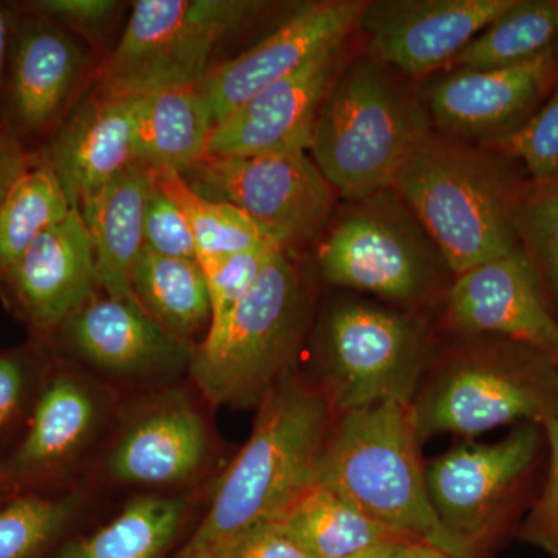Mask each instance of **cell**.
<instances>
[{
	"instance_id": "obj_23",
	"label": "cell",
	"mask_w": 558,
	"mask_h": 558,
	"mask_svg": "<svg viewBox=\"0 0 558 558\" xmlns=\"http://www.w3.org/2000/svg\"><path fill=\"white\" fill-rule=\"evenodd\" d=\"M215 121L197 86L135 95L140 163L153 171L185 174L207 157Z\"/></svg>"
},
{
	"instance_id": "obj_8",
	"label": "cell",
	"mask_w": 558,
	"mask_h": 558,
	"mask_svg": "<svg viewBox=\"0 0 558 558\" xmlns=\"http://www.w3.org/2000/svg\"><path fill=\"white\" fill-rule=\"evenodd\" d=\"M325 392L336 416L387 400L413 402L429 365L428 330L409 312L344 300L322 329Z\"/></svg>"
},
{
	"instance_id": "obj_2",
	"label": "cell",
	"mask_w": 558,
	"mask_h": 558,
	"mask_svg": "<svg viewBox=\"0 0 558 558\" xmlns=\"http://www.w3.org/2000/svg\"><path fill=\"white\" fill-rule=\"evenodd\" d=\"M333 418L322 388L290 373L282 377L260 400L252 436L223 473L211 508L178 558H207L314 487Z\"/></svg>"
},
{
	"instance_id": "obj_1",
	"label": "cell",
	"mask_w": 558,
	"mask_h": 558,
	"mask_svg": "<svg viewBox=\"0 0 558 558\" xmlns=\"http://www.w3.org/2000/svg\"><path fill=\"white\" fill-rule=\"evenodd\" d=\"M529 180L515 160L433 130L410 150L391 190L454 277L520 247Z\"/></svg>"
},
{
	"instance_id": "obj_26",
	"label": "cell",
	"mask_w": 558,
	"mask_h": 558,
	"mask_svg": "<svg viewBox=\"0 0 558 558\" xmlns=\"http://www.w3.org/2000/svg\"><path fill=\"white\" fill-rule=\"evenodd\" d=\"M132 289L143 310L179 339L189 340L205 326L209 328L207 279L197 260L165 258L143 248L132 274Z\"/></svg>"
},
{
	"instance_id": "obj_34",
	"label": "cell",
	"mask_w": 558,
	"mask_h": 558,
	"mask_svg": "<svg viewBox=\"0 0 558 558\" xmlns=\"http://www.w3.org/2000/svg\"><path fill=\"white\" fill-rule=\"evenodd\" d=\"M278 250L282 248L248 250L233 255L197 258L207 279L211 307L208 332L218 330L227 322L231 312L236 310L238 304L255 284L267 260Z\"/></svg>"
},
{
	"instance_id": "obj_12",
	"label": "cell",
	"mask_w": 558,
	"mask_h": 558,
	"mask_svg": "<svg viewBox=\"0 0 558 558\" xmlns=\"http://www.w3.org/2000/svg\"><path fill=\"white\" fill-rule=\"evenodd\" d=\"M557 86L558 43L519 64L450 70L422 97L433 128L462 142L492 146L523 126Z\"/></svg>"
},
{
	"instance_id": "obj_45",
	"label": "cell",
	"mask_w": 558,
	"mask_h": 558,
	"mask_svg": "<svg viewBox=\"0 0 558 558\" xmlns=\"http://www.w3.org/2000/svg\"><path fill=\"white\" fill-rule=\"evenodd\" d=\"M556 357H557V362H558V352H557V355H556Z\"/></svg>"
},
{
	"instance_id": "obj_29",
	"label": "cell",
	"mask_w": 558,
	"mask_h": 558,
	"mask_svg": "<svg viewBox=\"0 0 558 558\" xmlns=\"http://www.w3.org/2000/svg\"><path fill=\"white\" fill-rule=\"evenodd\" d=\"M72 209L49 165L25 172L0 205V271L9 274L33 242Z\"/></svg>"
},
{
	"instance_id": "obj_37",
	"label": "cell",
	"mask_w": 558,
	"mask_h": 558,
	"mask_svg": "<svg viewBox=\"0 0 558 558\" xmlns=\"http://www.w3.org/2000/svg\"><path fill=\"white\" fill-rule=\"evenodd\" d=\"M207 558H311L279 529L275 521H264L223 543Z\"/></svg>"
},
{
	"instance_id": "obj_38",
	"label": "cell",
	"mask_w": 558,
	"mask_h": 558,
	"mask_svg": "<svg viewBox=\"0 0 558 558\" xmlns=\"http://www.w3.org/2000/svg\"><path fill=\"white\" fill-rule=\"evenodd\" d=\"M120 5L116 0H38L32 9L64 28L95 32L113 20Z\"/></svg>"
},
{
	"instance_id": "obj_36",
	"label": "cell",
	"mask_w": 558,
	"mask_h": 558,
	"mask_svg": "<svg viewBox=\"0 0 558 558\" xmlns=\"http://www.w3.org/2000/svg\"><path fill=\"white\" fill-rule=\"evenodd\" d=\"M549 444L548 478L520 529V538L558 558V417L543 425Z\"/></svg>"
},
{
	"instance_id": "obj_20",
	"label": "cell",
	"mask_w": 558,
	"mask_h": 558,
	"mask_svg": "<svg viewBox=\"0 0 558 558\" xmlns=\"http://www.w3.org/2000/svg\"><path fill=\"white\" fill-rule=\"evenodd\" d=\"M84 69V50L68 28L49 17L22 22L11 50L10 112L24 134L57 120Z\"/></svg>"
},
{
	"instance_id": "obj_19",
	"label": "cell",
	"mask_w": 558,
	"mask_h": 558,
	"mask_svg": "<svg viewBox=\"0 0 558 558\" xmlns=\"http://www.w3.org/2000/svg\"><path fill=\"white\" fill-rule=\"evenodd\" d=\"M7 275L40 329L57 328L94 299L100 288L97 259L78 209L40 234Z\"/></svg>"
},
{
	"instance_id": "obj_43",
	"label": "cell",
	"mask_w": 558,
	"mask_h": 558,
	"mask_svg": "<svg viewBox=\"0 0 558 558\" xmlns=\"http://www.w3.org/2000/svg\"><path fill=\"white\" fill-rule=\"evenodd\" d=\"M411 558H453L444 554L442 550L433 548L427 543L418 542Z\"/></svg>"
},
{
	"instance_id": "obj_33",
	"label": "cell",
	"mask_w": 558,
	"mask_h": 558,
	"mask_svg": "<svg viewBox=\"0 0 558 558\" xmlns=\"http://www.w3.org/2000/svg\"><path fill=\"white\" fill-rule=\"evenodd\" d=\"M515 160L531 182L558 179V86L519 130L488 146Z\"/></svg>"
},
{
	"instance_id": "obj_42",
	"label": "cell",
	"mask_w": 558,
	"mask_h": 558,
	"mask_svg": "<svg viewBox=\"0 0 558 558\" xmlns=\"http://www.w3.org/2000/svg\"><path fill=\"white\" fill-rule=\"evenodd\" d=\"M11 44V21L7 10L0 5V83L3 78V70H5L7 58Z\"/></svg>"
},
{
	"instance_id": "obj_24",
	"label": "cell",
	"mask_w": 558,
	"mask_h": 558,
	"mask_svg": "<svg viewBox=\"0 0 558 558\" xmlns=\"http://www.w3.org/2000/svg\"><path fill=\"white\" fill-rule=\"evenodd\" d=\"M94 421L95 403L86 388L73 377H53L40 392L7 478H35L57 469L80 449Z\"/></svg>"
},
{
	"instance_id": "obj_6",
	"label": "cell",
	"mask_w": 558,
	"mask_h": 558,
	"mask_svg": "<svg viewBox=\"0 0 558 558\" xmlns=\"http://www.w3.org/2000/svg\"><path fill=\"white\" fill-rule=\"evenodd\" d=\"M306 318L299 270L278 250L227 322L194 352V379L216 405H259L288 376Z\"/></svg>"
},
{
	"instance_id": "obj_13",
	"label": "cell",
	"mask_w": 558,
	"mask_h": 558,
	"mask_svg": "<svg viewBox=\"0 0 558 558\" xmlns=\"http://www.w3.org/2000/svg\"><path fill=\"white\" fill-rule=\"evenodd\" d=\"M363 0L304 3L255 46L208 70L197 89L216 124L270 84L322 51L344 43L365 9Z\"/></svg>"
},
{
	"instance_id": "obj_25",
	"label": "cell",
	"mask_w": 558,
	"mask_h": 558,
	"mask_svg": "<svg viewBox=\"0 0 558 558\" xmlns=\"http://www.w3.org/2000/svg\"><path fill=\"white\" fill-rule=\"evenodd\" d=\"M271 521L311 558H348L385 539L405 537L318 484Z\"/></svg>"
},
{
	"instance_id": "obj_22",
	"label": "cell",
	"mask_w": 558,
	"mask_h": 558,
	"mask_svg": "<svg viewBox=\"0 0 558 558\" xmlns=\"http://www.w3.org/2000/svg\"><path fill=\"white\" fill-rule=\"evenodd\" d=\"M153 185L154 171L137 163L78 209L94 244L98 284L110 299L140 304L132 274L145 248L143 222Z\"/></svg>"
},
{
	"instance_id": "obj_14",
	"label": "cell",
	"mask_w": 558,
	"mask_h": 558,
	"mask_svg": "<svg viewBox=\"0 0 558 558\" xmlns=\"http://www.w3.org/2000/svg\"><path fill=\"white\" fill-rule=\"evenodd\" d=\"M513 0H380L366 2L357 25L369 53L409 80L449 64Z\"/></svg>"
},
{
	"instance_id": "obj_16",
	"label": "cell",
	"mask_w": 558,
	"mask_h": 558,
	"mask_svg": "<svg viewBox=\"0 0 558 558\" xmlns=\"http://www.w3.org/2000/svg\"><path fill=\"white\" fill-rule=\"evenodd\" d=\"M344 43L322 51L219 121L207 156L310 153L319 109L341 69Z\"/></svg>"
},
{
	"instance_id": "obj_5",
	"label": "cell",
	"mask_w": 558,
	"mask_h": 558,
	"mask_svg": "<svg viewBox=\"0 0 558 558\" xmlns=\"http://www.w3.org/2000/svg\"><path fill=\"white\" fill-rule=\"evenodd\" d=\"M440 363L411 407L418 440L472 436L488 429L558 417V362L521 341L473 337Z\"/></svg>"
},
{
	"instance_id": "obj_30",
	"label": "cell",
	"mask_w": 558,
	"mask_h": 558,
	"mask_svg": "<svg viewBox=\"0 0 558 558\" xmlns=\"http://www.w3.org/2000/svg\"><path fill=\"white\" fill-rule=\"evenodd\" d=\"M154 178L189 220L197 245V258L278 247L240 208L227 202L207 199L180 172L154 171Z\"/></svg>"
},
{
	"instance_id": "obj_9",
	"label": "cell",
	"mask_w": 558,
	"mask_h": 558,
	"mask_svg": "<svg viewBox=\"0 0 558 558\" xmlns=\"http://www.w3.org/2000/svg\"><path fill=\"white\" fill-rule=\"evenodd\" d=\"M263 7L248 0H138L101 70V89L145 95L197 86L220 43Z\"/></svg>"
},
{
	"instance_id": "obj_4",
	"label": "cell",
	"mask_w": 558,
	"mask_h": 558,
	"mask_svg": "<svg viewBox=\"0 0 558 558\" xmlns=\"http://www.w3.org/2000/svg\"><path fill=\"white\" fill-rule=\"evenodd\" d=\"M368 53L340 69L319 109L310 154L348 201L389 190L410 150L435 130L424 97Z\"/></svg>"
},
{
	"instance_id": "obj_39",
	"label": "cell",
	"mask_w": 558,
	"mask_h": 558,
	"mask_svg": "<svg viewBox=\"0 0 558 558\" xmlns=\"http://www.w3.org/2000/svg\"><path fill=\"white\" fill-rule=\"evenodd\" d=\"M25 366L21 359L13 355H0V428L14 417L24 398Z\"/></svg>"
},
{
	"instance_id": "obj_40",
	"label": "cell",
	"mask_w": 558,
	"mask_h": 558,
	"mask_svg": "<svg viewBox=\"0 0 558 558\" xmlns=\"http://www.w3.org/2000/svg\"><path fill=\"white\" fill-rule=\"evenodd\" d=\"M32 168L31 159L22 149L20 142L7 132L0 131V205Z\"/></svg>"
},
{
	"instance_id": "obj_28",
	"label": "cell",
	"mask_w": 558,
	"mask_h": 558,
	"mask_svg": "<svg viewBox=\"0 0 558 558\" xmlns=\"http://www.w3.org/2000/svg\"><path fill=\"white\" fill-rule=\"evenodd\" d=\"M179 499L142 497L86 538L69 543L53 558H157L182 521Z\"/></svg>"
},
{
	"instance_id": "obj_10",
	"label": "cell",
	"mask_w": 558,
	"mask_h": 558,
	"mask_svg": "<svg viewBox=\"0 0 558 558\" xmlns=\"http://www.w3.org/2000/svg\"><path fill=\"white\" fill-rule=\"evenodd\" d=\"M543 439V425L526 422L498 442L462 444L425 468L440 524L473 558L483 557L508 526Z\"/></svg>"
},
{
	"instance_id": "obj_7",
	"label": "cell",
	"mask_w": 558,
	"mask_h": 558,
	"mask_svg": "<svg viewBox=\"0 0 558 558\" xmlns=\"http://www.w3.org/2000/svg\"><path fill=\"white\" fill-rule=\"evenodd\" d=\"M349 202L319 244L322 277L403 306L427 299L450 269L410 208L391 189Z\"/></svg>"
},
{
	"instance_id": "obj_32",
	"label": "cell",
	"mask_w": 558,
	"mask_h": 558,
	"mask_svg": "<svg viewBox=\"0 0 558 558\" xmlns=\"http://www.w3.org/2000/svg\"><path fill=\"white\" fill-rule=\"evenodd\" d=\"M78 502L38 495L11 499L0 508V558H36L60 534Z\"/></svg>"
},
{
	"instance_id": "obj_27",
	"label": "cell",
	"mask_w": 558,
	"mask_h": 558,
	"mask_svg": "<svg viewBox=\"0 0 558 558\" xmlns=\"http://www.w3.org/2000/svg\"><path fill=\"white\" fill-rule=\"evenodd\" d=\"M558 43V0H513L450 62L451 69H498L532 60Z\"/></svg>"
},
{
	"instance_id": "obj_41",
	"label": "cell",
	"mask_w": 558,
	"mask_h": 558,
	"mask_svg": "<svg viewBox=\"0 0 558 558\" xmlns=\"http://www.w3.org/2000/svg\"><path fill=\"white\" fill-rule=\"evenodd\" d=\"M417 543L409 537L389 538L348 558H411Z\"/></svg>"
},
{
	"instance_id": "obj_11",
	"label": "cell",
	"mask_w": 558,
	"mask_h": 558,
	"mask_svg": "<svg viewBox=\"0 0 558 558\" xmlns=\"http://www.w3.org/2000/svg\"><path fill=\"white\" fill-rule=\"evenodd\" d=\"M182 175L207 199L240 208L286 252L314 240L336 205V190L310 153L207 156Z\"/></svg>"
},
{
	"instance_id": "obj_18",
	"label": "cell",
	"mask_w": 558,
	"mask_h": 558,
	"mask_svg": "<svg viewBox=\"0 0 558 558\" xmlns=\"http://www.w3.org/2000/svg\"><path fill=\"white\" fill-rule=\"evenodd\" d=\"M61 326L70 348L108 373L154 376L174 373L193 360L189 341L128 301L95 295Z\"/></svg>"
},
{
	"instance_id": "obj_17",
	"label": "cell",
	"mask_w": 558,
	"mask_h": 558,
	"mask_svg": "<svg viewBox=\"0 0 558 558\" xmlns=\"http://www.w3.org/2000/svg\"><path fill=\"white\" fill-rule=\"evenodd\" d=\"M137 163L135 95L105 89L64 121L46 160L75 209Z\"/></svg>"
},
{
	"instance_id": "obj_44",
	"label": "cell",
	"mask_w": 558,
	"mask_h": 558,
	"mask_svg": "<svg viewBox=\"0 0 558 558\" xmlns=\"http://www.w3.org/2000/svg\"><path fill=\"white\" fill-rule=\"evenodd\" d=\"M9 483L10 480L7 478L5 475L0 476V499L7 497V492H9Z\"/></svg>"
},
{
	"instance_id": "obj_21",
	"label": "cell",
	"mask_w": 558,
	"mask_h": 558,
	"mask_svg": "<svg viewBox=\"0 0 558 558\" xmlns=\"http://www.w3.org/2000/svg\"><path fill=\"white\" fill-rule=\"evenodd\" d=\"M207 451V432L196 410L172 400L140 418L109 459L113 478L142 486H165L193 475Z\"/></svg>"
},
{
	"instance_id": "obj_3",
	"label": "cell",
	"mask_w": 558,
	"mask_h": 558,
	"mask_svg": "<svg viewBox=\"0 0 558 558\" xmlns=\"http://www.w3.org/2000/svg\"><path fill=\"white\" fill-rule=\"evenodd\" d=\"M413 407L400 400L339 414L319 454L317 483L352 508L453 558H473L429 501Z\"/></svg>"
},
{
	"instance_id": "obj_35",
	"label": "cell",
	"mask_w": 558,
	"mask_h": 558,
	"mask_svg": "<svg viewBox=\"0 0 558 558\" xmlns=\"http://www.w3.org/2000/svg\"><path fill=\"white\" fill-rule=\"evenodd\" d=\"M145 248L165 258L197 260V245L193 231L182 209L157 185L154 178L145 222H143Z\"/></svg>"
},
{
	"instance_id": "obj_31",
	"label": "cell",
	"mask_w": 558,
	"mask_h": 558,
	"mask_svg": "<svg viewBox=\"0 0 558 558\" xmlns=\"http://www.w3.org/2000/svg\"><path fill=\"white\" fill-rule=\"evenodd\" d=\"M517 226L520 244L531 256L558 319V179L543 183L529 180Z\"/></svg>"
},
{
	"instance_id": "obj_15",
	"label": "cell",
	"mask_w": 558,
	"mask_h": 558,
	"mask_svg": "<svg viewBox=\"0 0 558 558\" xmlns=\"http://www.w3.org/2000/svg\"><path fill=\"white\" fill-rule=\"evenodd\" d=\"M447 323L468 337H499L558 352V319L523 245L459 275L446 296Z\"/></svg>"
}]
</instances>
